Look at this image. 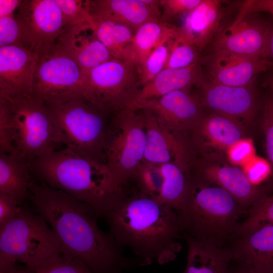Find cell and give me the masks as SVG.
I'll use <instances>...</instances> for the list:
<instances>
[{
	"label": "cell",
	"instance_id": "6da1fadb",
	"mask_svg": "<svg viewBox=\"0 0 273 273\" xmlns=\"http://www.w3.org/2000/svg\"><path fill=\"white\" fill-rule=\"evenodd\" d=\"M28 197L58 236L63 254L81 261L94 273H124L138 264L124 256L110 233L100 230L99 217L87 204L35 177Z\"/></svg>",
	"mask_w": 273,
	"mask_h": 273
},
{
	"label": "cell",
	"instance_id": "7a4b0ae2",
	"mask_svg": "<svg viewBox=\"0 0 273 273\" xmlns=\"http://www.w3.org/2000/svg\"><path fill=\"white\" fill-rule=\"evenodd\" d=\"M120 246L136 255L139 265L173 261L181 249L183 230L177 212L136 189H131L104 216Z\"/></svg>",
	"mask_w": 273,
	"mask_h": 273
},
{
	"label": "cell",
	"instance_id": "3957f363",
	"mask_svg": "<svg viewBox=\"0 0 273 273\" xmlns=\"http://www.w3.org/2000/svg\"><path fill=\"white\" fill-rule=\"evenodd\" d=\"M33 176L90 207L99 217L118 204L130 188L119 185L104 164L65 147L31 162Z\"/></svg>",
	"mask_w": 273,
	"mask_h": 273
},
{
	"label": "cell",
	"instance_id": "277c9868",
	"mask_svg": "<svg viewBox=\"0 0 273 273\" xmlns=\"http://www.w3.org/2000/svg\"><path fill=\"white\" fill-rule=\"evenodd\" d=\"M64 145L51 108L31 96H0V153L32 162Z\"/></svg>",
	"mask_w": 273,
	"mask_h": 273
},
{
	"label": "cell",
	"instance_id": "5b68a950",
	"mask_svg": "<svg viewBox=\"0 0 273 273\" xmlns=\"http://www.w3.org/2000/svg\"><path fill=\"white\" fill-rule=\"evenodd\" d=\"M192 178L178 215L184 236L224 246L246 211L222 188Z\"/></svg>",
	"mask_w": 273,
	"mask_h": 273
},
{
	"label": "cell",
	"instance_id": "8992f818",
	"mask_svg": "<svg viewBox=\"0 0 273 273\" xmlns=\"http://www.w3.org/2000/svg\"><path fill=\"white\" fill-rule=\"evenodd\" d=\"M62 253L61 242L44 218L26 207L0 228V273L20 262L29 267Z\"/></svg>",
	"mask_w": 273,
	"mask_h": 273
},
{
	"label": "cell",
	"instance_id": "52a82bcc",
	"mask_svg": "<svg viewBox=\"0 0 273 273\" xmlns=\"http://www.w3.org/2000/svg\"><path fill=\"white\" fill-rule=\"evenodd\" d=\"M49 107L61 132L64 146L105 164L104 146L109 111L83 98Z\"/></svg>",
	"mask_w": 273,
	"mask_h": 273
},
{
	"label": "cell",
	"instance_id": "ba28073f",
	"mask_svg": "<svg viewBox=\"0 0 273 273\" xmlns=\"http://www.w3.org/2000/svg\"><path fill=\"white\" fill-rule=\"evenodd\" d=\"M115 113L105 137V164L116 181L127 187L144 160L147 137L140 110L127 107Z\"/></svg>",
	"mask_w": 273,
	"mask_h": 273
},
{
	"label": "cell",
	"instance_id": "9c48e42d",
	"mask_svg": "<svg viewBox=\"0 0 273 273\" xmlns=\"http://www.w3.org/2000/svg\"><path fill=\"white\" fill-rule=\"evenodd\" d=\"M83 73L58 40L38 55L32 96L48 106L83 98Z\"/></svg>",
	"mask_w": 273,
	"mask_h": 273
},
{
	"label": "cell",
	"instance_id": "30bf717a",
	"mask_svg": "<svg viewBox=\"0 0 273 273\" xmlns=\"http://www.w3.org/2000/svg\"><path fill=\"white\" fill-rule=\"evenodd\" d=\"M83 98L109 112L128 107L141 88L138 68L112 59L83 74Z\"/></svg>",
	"mask_w": 273,
	"mask_h": 273
},
{
	"label": "cell",
	"instance_id": "8fae6325",
	"mask_svg": "<svg viewBox=\"0 0 273 273\" xmlns=\"http://www.w3.org/2000/svg\"><path fill=\"white\" fill-rule=\"evenodd\" d=\"M241 7L234 21L221 29L210 50H223L246 57L268 59L271 29Z\"/></svg>",
	"mask_w": 273,
	"mask_h": 273
},
{
	"label": "cell",
	"instance_id": "7c38bea8",
	"mask_svg": "<svg viewBox=\"0 0 273 273\" xmlns=\"http://www.w3.org/2000/svg\"><path fill=\"white\" fill-rule=\"evenodd\" d=\"M15 15L24 27L31 50L38 55L66 31L61 11L55 0H23Z\"/></svg>",
	"mask_w": 273,
	"mask_h": 273
},
{
	"label": "cell",
	"instance_id": "4fadbf2b",
	"mask_svg": "<svg viewBox=\"0 0 273 273\" xmlns=\"http://www.w3.org/2000/svg\"><path fill=\"white\" fill-rule=\"evenodd\" d=\"M200 63L210 81L230 86H250L259 73L273 67L268 59L241 56L223 50H210Z\"/></svg>",
	"mask_w": 273,
	"mask_h": 273
},
{
	"label": "cell",
	"instance_id": "5bb4252c",
	"mask_svg": "<svg viewBox=\"0 0 273 273\" xmlns=\"http://www.w3.org/2000/svg\"><path fill=\"white\" fill-rule=\"evenodd\" d=\"M195 86L196 95L202 107L237 120L241 123L250 122L254 116L255 98L251 86H230L209 80L204 75Z\"/></svg>",
	"mask_w": 273,
	"mask_h": 273
},
{
	"label": "cell",
	"instance_id": "9a60e30c",
	"mask_svg": "<svg viewBox=\"0 0 273 273\" xmlns=\"http://www.w3.org/2000/svg\"><path fill=\"white\" fill-rule=\"evenodd\" d=\"M147 137L144 160L161 165L173 163L187 172L189 156L183 133L168 128L151 110L139 109Z\"/></svg>",
	"mask_w": 273,
	"mask_h": 273
},
{
	"label": "cell",
	"instance_id": "2e32d148",
	"mask_svg": "<svg viewBox=\"0 0 273 273\" xmlns=\"http://www.w3.org/2000/svg\"><path fill=\"white\" fill-rule=\"evenodd\" d=\"M129 108L149 109L168 128L180 133L191 131L203 116L202 107L189 88L175 90Z\"/></svg>",
	"mask_w": 273,
	"mask_h": 273
},
{
	"label": "cell",
	"instance_id": "e0dca14e",
	"mask_svg": "<svg viewBox=\"0 0 273 273\" xmlns=\"http://www.w3.org/2000/svg\"><path fill=\"white\" fill-rule=\"evenodd\" d=\"M38 57L36 53L17 46L0 47V96H31Z\"/></svg>",
	"mask_w": 273,
	"mask_h": 273
},
{
	"label": "cell",
	"instance_id": "ac0fdd59",
	"mask_svg": "<svg viewBox=\"0 0 273 273\" xmlns=\"http://www.w3.org/2000/svg\"><path fill=\"white\" fill-rule=\"evenodd\" d=\"M90 14L126 26L135 32L151 21H160V0H88Z\"/></svg>",
	"mask_w": 273,
	"mask_h": 273
},
{
	"label": "cell",
	"instance_id": "d6986e66",
	"mask_svg": "<svg viewBox=\"0 0 273 273\" xmlns=\"http://www.w3.org/2000/svg\"><path fill=\"white\" fill-rule=\"evenodd\" d=\"M222 3L221 1L202 0L177 27L176 36L201 52L212 42L221 29Z\"/></svg>",
	"mask_w": 273,
	"mask_h": 273
},
{
	"label": "cell",
	"instance_id": "ffe728a7",
	"mask_svg": "<svg viewBox=\"0 0 273 273\" xmlns=\"http://www.w3.org/2000/svg\"><path fill=\"white\" fill-rule=\"evenodd\" d=\"M65 51L79 65L83 74L114 59L97 37L94 23L86 22L65 31L58 40Z\"/></svg>",
	"mask_w": 273,
	"mask_h": 273
},
{
	"label": "cell",
	"instance_id": "44dd1931",
	"mask_svg": "<svg viewBox=\"0 0 273 273\" xmlns=\"http://www.w3.org/2000/svg\"><path fill=\"white\" fill-rule=\"evenodd\" d=\"M236 238L231 247L234 260L260 273H273V224L260 226Z\"/></svg>",
	"mask_w": 273,
	"mask_h": 273
},
{
	"label": "cell",
	"instance_id": "7402d4cb",
	"mask_svg": "<svg viewBox=\"0 0 273 273\" xmlns=\"http://www.w3.org/2000/svg\"><path fill=\"white\" fill-rule=\"evenodd\" d=\"M199 174L201 179L228 192L245 210L264 195L236 166H207L200 170Z\"/></svg>",
	"mask_w": 273,
	"mask_h": 273
},
{
	"label": "cell",
	"instance_id": "603a6c76",
	"mask_svg": "<svg viewBox=\"0 0 273 273\" xmlns=\"http://www.w3.org/2000/svg\"><path fill=\"white\" fill-rule=\"evenodd\" d=\"M191 132L195 146L207 144L222 150L246 138L242 123L215 113L203 115Z\"/></svg>",
	"mask_w": 273,
	"mask_h": 273
},
{
	"label": "cell",
	"instance_id": "cb8c5ba5",
	"mask_svg": "<svg viewBox=\"0 0 273 273\" xmlns=\"http://www.w3.org/2000/svg\"><path fill=\"white\" fill-rule=\"evenodd\" d=\"M184 236L188 251L187 264L182 273H231L233 254L231 247Z\"/></svg>",
	"mask_w": 273,
	"mask_h": 273
},
{
	"label": "cell",
	"instance_id": "d4e9b609",
	"mask_svg": "<svg viewBox=\"0 0 273 273\" xmlns=\"http://www.w3.org/2000/svg\"><path fill=\"white\" fill-rule=\"evenodd\" d=\"M203 75L200 61L185 68H164L152 80L139 89L133 102L128 107L175 90L190 88Z\"/></svg>",
	"mask_w": 273,
	"mask_h": 273
},
{
	"label": "cell",
	"instance_id": "484cf974",
	"mask_svg": "<svg viewBox=\"0 0 273 273\" xmlns=\"http://www.w3.org/2000/svg\"><path fill=\"white\" fill-rule=\"evenodd\" d=\"M33 177L31 162L17 155L0 153V193L11 196L22 205Z\"/></svg>",
	"mask_w": 273,
	"mask_h": 273
},
{
	"label": "cell",
	"instance_id": "4316f807",
	"mask_svg": "<svg viewBox=\"0 0 273 273\" xmlns=\"http://www.w3.org/2000/svg\"><path fill=\"white\" fill-rule=\"evenodd\" d=\"M94 30L98 39L112 58L121 61L132 60V44L135 31L123 25L93 16Z\"/></svg>",
	"mask_w": 273,
	"mask_h": 273
},
{
	"label": "cell",
	"instance_id": "83f0119b",
	"mask_svg": "<svg viewBox=\"0 0 273 273\" xmlns=\"http://www.w3.org/2000/svg\"><path fill=\"white\" fill-rule=\"evenodd\" d=\"M177 27L160 21H151L141 26L135 32L132 44V60L138 70L151 52L160 44L174 38Z\"/></svg>",
	"mask_w": 273,
	"mask_h": 273
},
{
	"label": "cell",
	"instance_id": "f1b7e54d",
	"mask_svg": "<svg viewBox=\"0 0 273 273\" xmlns=\"http://www.w3.org/2000/svg\"><path fill=\"white\" fill-rule=\"evenodd\" d=\"M160 166L164 181L156 201L172 207L178 214L186 199L191 178L187 172L173 163Z\"/></svg>",
	"mask_w": 273,
	"mask_h": 273
},
{
	"label": "cell",
	"instance_id": "f546056e",
	"mask_svg": "<svg viewBox=\"0 0 273 273\" xmlns=\"http://www.w3.org/2000/svg\"><path fill=\"white\" fill-rule=\"evenodd\" d=\"M247 216L237 225L235 238H238L261 225L273 224V194L263 195L247 211Z\"/></svg>",
	"mask_w": 273,
	"mask_h": 273
},
{
	"label": "cell",
	"instance_id": "4dcf8cb0",
	"mask_svg": "<svg viewBox=\"0 0 273 273\" xmlns=\"http://www.w3.org/2000/svg\"><path fill=\"white\" fill-rule=\"evenodd\" d=\"M163 181L160 165L144 160L139 165L133 180L137 190L156 201Z\"/></svg>",
	"mask_w": 273,
	"mask_h": 273
},
{
	"label": "cell",
	"instance_id": "1f68e13d",
	"mask_svg": "<svg viewBox=\"0 0 273 273\" xmlns=\"http://www.w3.org/2000/svg\"><path fill=\"white\" fill-rule=\"evenodd\" d=\"M168 43L169 53L164 68H185L200 61L201 52L176 34Z\"/></svg>",
	"mask_w": 273,
	"mask_h": 273
},
{
	"label": "cell",
	"instance_id": "d6a6232c",
	"mask_svg": "<svg viewBox=\"0 0 273 273\" xmlns=\"http://www.w3.org/2000/svg\"><path fill=\"white\" fill-rule=\"evenodd\" d=\"M25 268L37 273H94L81 261L63 253Z\"/></svg>",
	"mask_w": 273,
	"mask_h": 273
},
{
	"label": "cell",
	"instance_id": "836d02e7",
	"mask_svg": "<svg viewBox=\"0 0 273 273\" xmlns=\"http://www.w3.org/2000/svg\"><path fill=\"white\" fill-rule=\"evenodd\" d=\"M10 46L31 50L24 27L15 14L0 18V47Z\"/></svg>",
	"mask_w": 273,
	"mask_h": 273
},
{
	"label": "cell",
	"instance_id": "e575fe53",
	"mask_svg": "<svg viewBox=\"0 0 273 273\" xmlns=\"http://www.w3.org/2000/svg\"><path fill=\"white\" fill-rule=\"evenodd\" d=\"M169 41L158 45L139 69L141 88L152 80L164 69L169 53Z\"/></svg>",
	"mask_w": 273,
	"mask_h": 273
},
{
	"label": "cell",
	"instance_id": "d590c367",
	"mask_svg": "<svg viewBox=\"0 0 273 273\" xmlns=\"http://www.w3.org/2000/svg\"><path fill=\"white\" fill-rule=\"evenodd\" d=\"M60 8L66 31L82 23H94L88 7V0H55Z\"/></svg>",
	"mask_w": 273,
	"mask_h": 273
},
{
	"label": "cell",
	"instance_id": "8d00e7d4",
	"mask_svg": "<svg viewBox=\"0 0 273 273\" xmlns=\"http://www.w3.org/2000/svg\"><path fill=\"white\" fill-rule=\"evenodd\" d=\"M202 0H160V22L172 26L173 22L185 17L198 6Z\"/></svg>",
	"mask_w": 273,
	"mask_h": 273
},
{
	"label": "cell",
	"instance_id": "74e56055",
	"mask_svg": "<svg viewBox=\"0 0 273 273\" xmlns=\"http://www.w3.org/2000/svg\"><path fill=\"white\" fill-rule=\"evenodd\" d=\"M243 170L249 181L257 186L271 174L270 164L264 159L255 157L244 165Z\"/></svg>",
	"mask_w": 273,
	"mask_h": 273
},
{
	"label": "cell",
	"instance_id": "f35d334b",
	"mask_svg": "<svg viewBox=\"0 0 273 273\" xmlns=\"http://www.w3.org/2000/svg\"><path fill=\"white\" fill-rule=\"evenodd\" d=\"M263 125L266 151L273 177V100H268L264 106Z\"/></svg>",
	"mask_w": 273,
	"mask_h": 273
},
{
	"label": "cell",
	"instance_id": "ab89813d",
	"mask_svg": "<svg viewBox=\"0 0 273 273\" xmlns=\"http://www.w3.org/2000/svg\"><path fill=\"white\" fill-rule=\"evenodd\" d=\"M230 161L238 165H244L254 157V148L250 139L244 138L228 150Z\"/></svg>",
	"mask_w": 273,
	"mask_h": 273
},
{
	"label": "cell",
	"instance_id": "60d3db41",
	"mask_svg": "<svg viewBox=\"0 0 273 273\" xmlns=\"http://www.w3.org/2000/svg\"><path fill=\"white\" fill-rule=\"evenodd\" d=\"M21 206L14 197L0 193V228L16 216Z\"/></svg>",
	"mask_w": 273,
	"mask_h": 273
},
{
	"label": "cell",
	"instance_id": "b9f144b4",
	"mask_svg": "<svg viewBox=\"0 0 273 273\" xmlns=\"http://www.w3.org/2000/svg\"><path fill=\"white\" fill-rule=\"evenodd\" d=\"M242 7L251 13L267 12L273 15V0L246 1Z\"/></svg>",
	"mask_w": 273,
	"mask_h": 273
},
{
	"label": "cell",
	"instance_id": "7bdbcfd3",
	"mask_svg": "<svg viewBox=\"0 0 273 273\" xmlns=\"http://www.w3.org/2000/svg\"><path fill=\"white\" fill-rule=\"evenodd\" d=\"M21 0H0V18L14 15Z\"/></svg>",
	"mask_w": 273,
	"mask_h": 273
},
{
	"label": "cell",
	"instance_id": "ee69618b",
	"mask_svg": "<svg viewBox=\"0 0 273 273\" xmlns=\"http://www.w3.org/2000/svg\"><path fill=\"white\" fill-rule=\"evenodd\" d=\"M231 273H260L251 265L233 260Z\"/></svg>",
	"mask_w": 273,
	"mask_h": 273
},
{
	"label": "cell",
	"instance_id": "f6af8a7d",
	"mask_svg": "<svg viewBox=\"0 0 273 273\" xmlns=\"http://www.w3.org/2000/svg\"><path fill=\"white\" fill-rule=\"evenodd\" d=\"M268 57L273 59V29H271L269 38Z\"/></svg>",
	"mask_w": 273,
	"mask_h": 273
},
{
	"label": "cell",
	"instance_id": "bcb514c9",
	"mask_svg": "<svg viewBox=\"0 0 273 273\" xmlns=\"http://www.w3.org/2000/svg\"><path fill=\"white\" fill-rule=\"evenodd\" d=\"M8 273H37L36 272L28 270L25 268H20L16 266Z\"/></svg>",
	"mask_w": 273,
	"mask_h": 273
},
{
	"label": "cell",
	"instance_id": "7dc6e473",
	"mask_svg": "<svg viewBox=\"0 0 273 273\" xmlns=\"http://www.w3.org/2000/svg\"><path fill=\"white\" fill-rule=\"evenodd\" d=\"M268 84L270 88H271L272 90L273 91V79H271L268 81Z\"/></svg>",
	"mask_w": 273,
	"mask_h": 273
}]
</instances>
